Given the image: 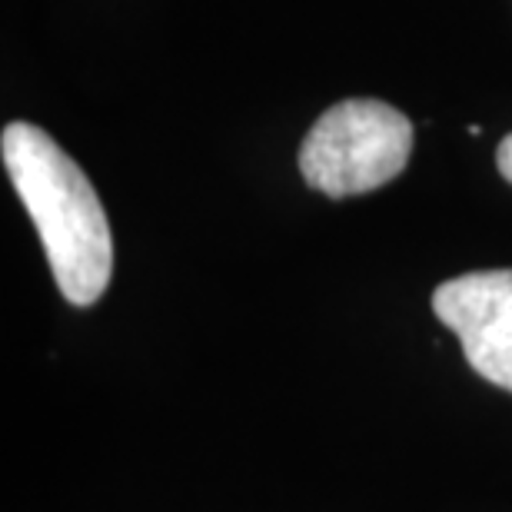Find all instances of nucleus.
I'll use <instances>...</instances> for the list:
<instances>
[{
    "mask_svg": "<svg viewBox=\"0 0 512 512\" xmlns=\"http://www.w3.org/2000/svg\"><path fill=\"white\" fill-rule=\"evenodd\" d=\"M0 153L60 293L74 306L97 303L114 273V237L94 183L47 130L24 120L4 127Z\"/></svg>",
    "mask_w": 512,
    "mask_h": 512,
    "instance_id": "nucleus-1",
    "label": "nucleus"
},
{
    "mask_svg": "<svg viewBox=\"0 0 512 512\" xmlns=\"http://www.w3.org/2000/svg\"><path fill=\"white\" fill-rule=\"evenodd\" d=\"M413 124L383 100H340L316 120L300 147V173L326 197H356L386 187L406 170Z\"/></svg>",
    "mask_w": 512,
    "mask_h": 512,
    "instance_id": "nucleus-2",
    "label": "nucleus"
},
{
    "mask_svg": "<svg viewBox=\"0 0 512 512\" xmlns=\"http://www.w3.org/2000/svg\"><path fill=\"white\" fill-rule=\"evenodd\" d=\"M433 313L459 336L466 363L512 393V270L466 273L439 283Z\"/></svg>",
    "mask_w": 512,
    "mask_h": 512,
    "instance_id": "nucleus-3",
    "label": "nucleus"
},
{
    "mask_svg": "<svg viewBox=\"0 0 512 512\" xmlns=\"http://www.w3.org/2000/svg\"><path fill=\"white\" fill-rule=\"evenodd\" d=\"M496 167H499V173L512 183V133L509 137L499 143V150H496Z\"/></svg>",
    "mask_w": 512,
    "mask_h": 512,
    "instance_id": "nucleus-4",
    "label": "nucleus"
}]
</instances>
